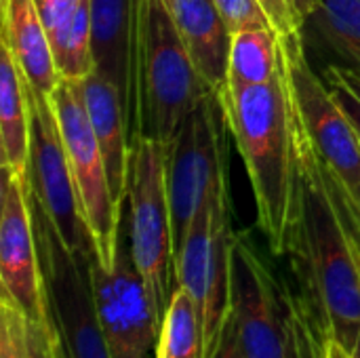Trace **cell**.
<instances>
[{
    "label": "cell",
    "mask_w": 360,
    "mask_h": 358,
    "mask_svg": "<svg viewBox=\"0 0 360 358\" xmlns=\"http://www.w3.org/2000/svg\"><path fill=\"white\" fill-rule=\"evenodd\" d=\"M287 255L300 285L295 295L312 325L327 342L350 357L360 331V268L325 162L297 116L295 190Z\"/></svg>",
    "instance_id": "cell-1"
},
{
    "label": "cell",
    "mask_w": 360,
    "mask_h": 358,
    "mask_svg": "<svg viewBox=\"0 0 360 358\" xmlns=\"http://www.w3.org/2000/svg\"><path fill=\"white\" fill-rule=\"evenodd\" d=\"M215 93L249 175L257 226L270 251L287 255L295 190V110L283 61L266 84H224Z\"/></svg>",
    "instance_id": "cell-2"
},
{
    "label": "cell",
    "mask_w": 360,
    "mask_h": 358,
    "mask_svg": "<svg viewBox=\"0 0 360 358\" xmlns=\"http://www.w3.org/2000/svg\"><path fill=\"white\" fill-rule=\"evenodd\" d=\"M211 93L190 59L165 0H135L129 137H177L188 114Z\"/></svg>",
    "instance_id": "cell-3"
},
{
    "label": "cell",
    "mask_w": 360,
    "mask_h": 358,
    "mask_svg": "<svg viewBox=\"0 0 360 358\" xmlns=\"http://www.w3.org/2000/svg\"><path fill=\"white\" fill-rule=\"evenodd\" d=\"M124 215L133 262L162 325L177 287L165 143L152 139L131 141Z\"/></svg>",
    "instance_id": "cell-4"
},
{
    "label": "cell",
    "mask_w": 360,
    "mask_h": 358,
    "mask_svg": "<svg viewBox=\"0 0 360 358\" xmlns=\"http://www.w3.org/2000/svg\"><path fill=\"white\" fill-rule=\"evenodd\" d=\"M230 190L217 192L192 219L175 255V283L192 298L200 321V358H213L230 317L232 247Z\"/></svg>",
    "instance_id": "cell-5"
},
{
    "label": "cell",
    "mask_w": 360,
    "mask_h": 358,
    "mask_svg": "<svg viewBox=\"0 0 360 358\" xmlns=\"http://www.w3.org/2000/svg\"><path fill=\"white\" fill-rule=\"evenodd\" d=\"M224 108L215 91L188 114L167 148V188L175 255L196 213L228 188V141Z\"/></svg>",
    "instance_id": "cell-6"
},
{
    "label": "cell",
    "mask_w": 360,
    "mask_h": 358,
    "mask_svg": "<svg viewBox=\"0 0 360 358\" xmlns=\"http://www.w3.org/2000/svg\"><path fill=\"white\" fill-rule=\"evenodd\" d=\"M51 99L76 184L80 211L91 236L93 255L105 270H112L118 253L124 205L118 203L112 192L103 152L84 108L78 80L59 78Z\"/></svg>",
    "instance_id": "cell-7"
},
{
    "label": "cell",
    "mask_w": 360,
    "mask_h": 358,
    "mask_svg": "<svg viewBox=\"0 0 360 358\" xmlns=\"http://www.w3.org/2000/svg\"><path fill=\"white\" fill-rule=\"evenodd\" d=\"M46 308L65 358H112L93 298L91 253H74L30 192Z\"/></svg>",
    "instance_id": "cell-8"
},
{
    "label": "cell",
    "mask_w": 360,
    "mask_h": 358,
    "mask_svg": "<svg viewBox=\"0 0 360 358\" xmlns=\"http://www.w3.org/2000/svg\"><path fill=\"white\" fill-rule=\"evenodd\" d=\"M281 61L304 133L344 190L354 192L360 186V137L325 78L310 65L304 32L281 36Z\"/></svg>",
    "instance_id": "cell-9"
},
{
    "label": "cell",
    "mask_w": 360,
    "mask_h": 358,
    "mask_svg": "<svg viewBox=\"0 0 360 358\" xmlns=\"http://www.w3.org/2000/svg\"><path fill=\"white\" fill-rule=\"evenodd\" d=\"M25 84L30 106V186L55 232L74 253L93 251L53 99Z\"/></svg>",
    "instance_id": "cell-10"
},
{
    "label": "cell",
    "mask_w": 360,
    "mask_h": 358,
    "mask_svg": "<svg viewBox=\"0 0 360 358\" xmlns=\"http://www.w3.org/2000/svg\"><path fill=\"white\" fill-rule=\"evenodd\" d=\"M230 312L247 358H293L287 287L245 234H236L232 247Z\"/></svg>",
    "instance_id": "cell-11"
},
{
    "label": "cell",
    "mask_w": 360,
    "mask_h": 358,
    "mask_svg": "<svg viewBox=\"0 0 360 358\" xmlns=\"http://www.w3.org/2000/svg\"><path fill=\"white\" fill-rule=\"evenodd\" d=\"M89 268L97 317L112 358H148L150 348L158 342L160 321L131 255L127 215L122 217L114 268L105 270L93 253Z\"/></svg>",
    "instance_id": "cell-12"
},
{
    "label": "cell",
    "mask_w": 360,
    "mask_h": 358,
    "mask_svg": "<svg viewBox=\"0 0 360 358\" xmlns=\"http://www.w3.org/2000/svg\"><path fill=\"white\" fill-rule=\"evenodd\" d=\"M30 192L15 175L2 171L0 186V285L32 321L46 317V295Z\"/></svg>",
    "instance_id": "cell-13"
},
{
    "label": "cell",
    "mask_w": 360,
    "mask_h": 358,
    "mask_svg": "<svg viewBox=\"0 0 360 358\" xmlns=\"http://www.w3.org/2000/svg\"><path fill=\"white\" fill-rule=\"evenodd\" d=\"M78 89H80L93 131L103 152L112 192L116 200L124 205L131 137H129V116H127L122 95L97 70L89 74L84 80H78Z\"/></svg>",
    "instance_id": "cell-14"
},
{
    "label": "cell",
    "mask_w": 360,
    "mask_h": 358,
    "mask_svg": "<svg viewBox=\"0 0 360 358\" xmlns=\"http://www.w3.org/2000/svg\"><path fill=\"white\" fill-rule=\"evenodd\" d=\"M196 72L211 91L228 82L232 32L213 0H165Z\"/></svg>",
    "instance_id": "cell-15"
},
{
    "label": "cell",
    "mask_w": 360,
    "mask_h": 358,
    "mask_svg": "<svg viewBox=\"0 0 360 358\" xmlns=\"http://www.w3.org/2000/svg\"><path fill=\"white\" fill-rule=\"evenodd\" d=\"M0 42L8 46L27 84L51 97L61 76L55 68L49 34L34 0H0Z\"/></svg>",
    "instance_id": "cell-16"
},
{
    "label": "cell",
    "mask_w": 360,
    "mask_h": 358,
    "mask_svg": "<svg viewBox=\"0 0 360 358\" xmlns=\"http://www.w3.org/2000/svg\"><path fill=\"white\" fill-rule=\"evenodd\" d=\"M89 4L95 70L118 89L129 116L135 0H89Z\"/></svg>",
    "instance_id": "cell-17"
},
{
    "label": "cell",
    "mask_w": 360,
    "mask_h": 358,
    "mask_svg": "<svg viewBox=\"0 0 360 358\" xmlns=\"http://www.w3.org/2000/svg\"><path fill=\"white\" fill-rule=\"evenodd\" d=\"M0 158L2 171L15 175L27 190L30 186V106L23 74L0 42Z\"/></svg>",
    "instance_id": "cell-18"
},
{
    "label": "cell",
    "mask_w": 360,
    "mask_h": 358,
    "mask_svg": "<svg viewBox=\"0 0 360 358\" xmlns=\"http://www.w3.org/2000/svg\"><path fill=\"white\" fill-rule=\"evenodd\" d=\"M281 70V34L274 27H253L232 34L228 82L255 87L270 82Z\"/></svg>",
    "instance_id": "cell-19"
},
{
    "label": "cell",
    "mask_w": 360,
    "mask_h": 358,
    "mask_svg": "<svg viewBox=\"0 0 360 358\" xmlns=\"http://www.w3.org/2000/svg\"><path fill=\"white\" fill-rule=\"evenodd\" d=\"M55 68L65 80H84L95 72L93 55V27H91V4L82 2L74 19L59 34L49 38Z\"/></svg>",
    "instance_id": "cell-20"
},
{
    "label": "cell",
    "mask_w": 360,
    "mask_h": 358,
    "mask_svg": "<svg viewBox=\"0 0 360 358\" xmlns=\"http://www.w3.org/2000/svg\"><path fill=\"white\" fill-rule=\"evenodd\" d=\"M156 358H200V321L186 289L175 287L156 342Z\"/></svg>",
    "instance_id": "cell-21"
},
{
    "label": "cell",
    "mask_w": 360,
    "mask_h": 358,
    "mask_svg": "<svg viewBox=\"0 0 360 358\" xmlns=\"http://www.w3.org/2000/svg\"><path fill=\"white\" fill-rule=\"evenodd\" d=\"M0 358H38L36 321L0 295Z\"/></svg>",
    "instance_id": "cell-22"
},
{
    "label": "cell",
    "mask_w": 360,
    "mask_h": 358,
    "mask_svg": "<svg viewBox=\"0 0 360 358\" xmlns=\"http://www.w3.org/2000/svg\"><path fill=\"white\" fill-rule=\"evenodd\" d=\"M289 306H291V340H293V358H348L344 350H340L335 344L327 342L316 327L312 325L308 312L300 304L297 295L289 293Z\"/></svg>",
    "instance_id": "cell-23"
},
{
    "label": "cell",
    "mask_w": 360,
    "mask_h": 358,
    "mask_svg": "<svg viewBox=\"0 0 360 358\" xmlns=\"http://www.w3.org/2000/svg\"><path fill=\"white\" fill-rule=\"evenodd\" d=\"M232 34L253 27H272L259 0H213Z\"/></svg>",
    "instance_id": "cell-24"
},
{
    "label": "cell",
    "mask_w": 360,
    "mask_h": 358,
    "mask_svg": "<svg viewBox=\"0 0 360 358\" xmlns=\"http://www.w3.org/2000/svg\"><path fill=\"white\" fill-rule=\"evenodd\" d=\"M84 0H34L49 38L59 34L74 19Z\"/></svg>",
    "instance_id": "cell-25"
},
{
    "label": "cell",
    "mask_w": 360,
    "mask_h": 358,
    "mask_svg": "<svg viewBox=\"0 0 360 358\" xmlns=\"http://www.w3.org/2000/svg\"><path fill=\"white\" fill-rule=\"evenodd\" d=\"M264 11L270 17L272 27L281 34H295V32H304V17L300 15L297 2L295 0H259Z\"/></svg>",
    "instance_id": "cell-26"
},
{
    "label": "cell",
    "mask_w": 360,
    "mask_h": 358,
    "mask_svg": "<svg viewBox=\"0 0 360 358\" xmlns=\"http://www.w3.org/2000/svg\"><path fill=\"white\" fill-rule=\"evenodd\" d=\"M325 82L360 137V95L356 91H352L331 68L325 70Z\"/></svg>",
    "instance_id": "cell-27"
},
{
    "label": "cell",
    "mask_w": 360,
    "mask_h": 358,
    "mask_svg": "<svg viewBox=\"0 0 360 358\" xmlns=\"http://www.w3.org/2000/svg\"><path fill=\"white\" fill-rule=\"evenodd\" d=\"M36 348H38V358H65V352L61 348L59 335L55 331V325L49 312L42 321L36 323Z\"/></svg>",
    "instance_id": "cell-28"
},
{
    "label": "cell",
    "mask_w": 360,
    "mask_h": 358,
    "mask_svg": "<svg viewBox=\"0 0 360 358\" xmlns=\"http://www.w3.org/2000/svg\"><path fill=\"white\" fill-rule=\"evenodd\" d=\"M327 169V165H325ZM327 175H329V181H331V188H333V194H335V200H338V207H340V213H342V219H344V226L348 230V236H350V243H352V249H354V255H356V262H359L360 268V222L354 217V213L348 209L344 196H342V190H340V184L335 179V175L327 169Z\"/></svg>",
    "instance_id": "cell-29"
},
{
    "label": "cell",
    "mask_w": 360,
    "mask_h": 358,
    "mask_svg": "<svg viewBox=\"0 0 360 358\" xmlns=\"http://www.w3.org/2000/svg\"><path fill=\"white\" fill-rule=\"evenodd\" d=\"M213 358H247L243 346H240V340H238V331H236V323L232 319V312L221 329V338H219V344H217V350Z\"/></svg>",
    "instance_id": "cell-30"
},
{
    "label": "cell",
    "mask_w": 360,
    "mask_h": 358,
    "mask_svg": "<svg viewBox=\"0 0 360 358\" xmlns=\"http://www.w3.org/2000/svg\"><path fill=\"white\" fill-rule=\"evenodd\" d=\"M335 179H338V177H335ZM338 184H340V179H338ZM340 190H342V196H344V200H346L348 209L354 213V217L360 222V186L354 190V192H346V190H344V186L340 184Z\"/></svg>",
    "instance_id": "cell-31"
},
{
    "label": "cell",
    "mask_w": 360,
    "mask_h": 358,
    "mask_svg": "<svg viewBox=\"0 0 360 358\" xmlns=\"http://www.w3.org/2000/svg\"><path fill=\"white\" fill-rule=\"evenodd\" d=\"M295 2H297L300 15L304 17L306 23H308V19L316 13V8L321 6V0H295Z\"/></svg>",
    "instance_id": "cell-32"
},
{
    "label": "cell",
    "mask_w": 360,
    "mask_h": 358,
    "mask_svg": "<svg viewBox=\"0 0 360 358\" xmlns=\"http://www.w3.org/2000/svg\"><path fill=\"white\" fill-rule=\"evenodd\" d=\"M348 358H360V331H359V335H356L354 348H352V352H350V357Z\"/></svg>",
    "instance_id": "cell-33"
}]
</instances>
